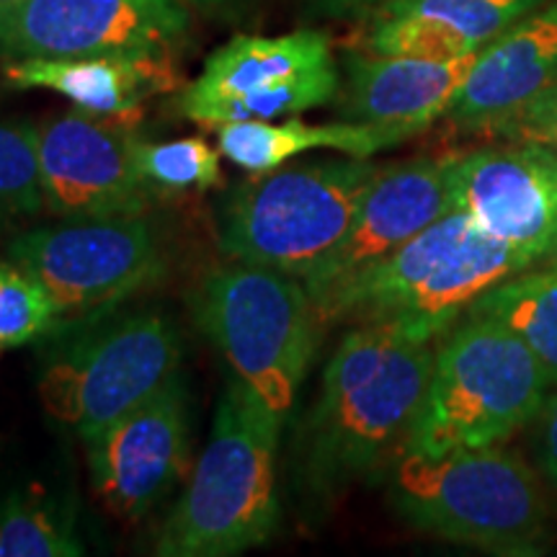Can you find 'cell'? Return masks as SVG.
Here are the masks:
<instances>
[{
  "instance_id": "cell-17",
  "label": "cell",
  "mask_w": 557,
  "mask_h": 557,
  "mask_svg": "<svg viewBox=\"0 0 557 557\" xmlns=\"http://www.w3.org/2000/svg\"><path fill=\"white\" fill-rule=\"evenodd\" d=\"M547 0H382L359 13L351 50L451 60L483 52Z\"/></svg>"
},
{
  "instance_id": "cell-13",
  "label": "cell",
  "mask_w": 557,
  "mask_h": 557,
  "mask_svg": "<svg viewBox=\"0 0 557 557\" xmlns=\"http://www.w3.org/2000/svg\"><path fill=\"white\" fill-rule=\"evenodd\" d=\"M94 493L109 513L137 521L156 508L189 455V393L178 374L129 413L86 438Z\"/></svg>"
},
{
  "instance_id": "cell-29",
  "label": "cell",
  "mask_w": 557,
  "mask_h": 557,
  "mask_svg": "<svg viewBox=\"0 0 557 557\" xmlns=\"http://www.w3.org/2000/svg\"><path fill=\"white\" fill-rule=\"evenodd\" d=\"M189 9H199V11H209V13H225V11H238L248 0H181Z\"/></svg>"
},
{
  "instance_id": "cell-19",
  "label": "cell",
  "mask_w": 557,
  "mask_h": 557,
  "mask_svg": "<svg viewBox=\"0 0 557 557\" xmlns=\"http://www.w3.org/2000/svg\"><path fill=\"white\" fill-rule=\"evenodd\" d=\"M11 88H45L65 96L73 109L96 120L139 127L152 96L178 88L176 60L169 58H65L3 62Z\"/></svg>"
},
{
  "instance_id": "cell-27",
  "label": "cell",
  "mask_w": 557,
  "mask_h": 557,
  "mask_svg": "<svg viewBox=\"0 0 557 557\" xmlns=\"http://www.w3.org/2000/svg\"><path fill=\"white\" fill-rule=\"evenodd\" d=\"M534 423H537L534 455H537L540 475L557 487V385L549 389L545 406L540 408Z\"/></svg>"
},
{
  "instance_id": "cell-1",
  "label": "cell",
  "mask_w": 557,
  "mask_h": 557,
  "mask_svg": "<svg viewBox=\"0 0 557 557\" xmlns=\"http://www.w3.org/2000/svg\"><path fill=\"white\" fill-rule=\"evenodd\" d=\"M436 341L398 323L357 325L341 341L295 442V487L308 506L389 472L426 395Z\"/></svg>"
},
{
  "instance_id": "cell-16",
  "label": "cell",
  "mask_w": 557,
  "mask_h": 557,
  "mask_svg": "<svg viewBox=\"0 0 557 557\" xmlns=\"http://www.w3.org/2000/svg\"><path fill=\"white\" fill-rule=\"evenodd\" d=\"M478 54L431 60L348 50L336 96L338 120L413 137L447 116Z\"/></svg>"
},
{
  "instance_id": "cell-2",
  "label": "cell",
  "mask_w": 557,
  "mask_h": 557,
  "mask_svg": "<svg viewBox=\"0 0 557 557\" xmlns=\"http://www.w3.org/2000/svg\"><path fill=\"white\" fill-rule=\"evenodd\" d=\"M284 421L233 377L178 506L156 540L160 557H230L269 542L278 524V434Z\"/></svg>"
},
{
  "instance_id": "cell-12",
  "label": "cell",
  "mask_w": 557,
  "mask_h": 557,
  "mask_svg": "<svg viewBox=\"0 0 557 557\" xmlns=\"http://www.w3.org/2000/svg\"><path fill=\"white\" fill-rule=\"evenodd\" d=\"M137 127L96 120L78 109L37 132L45 209L60 220L145 214L150 194L137 176Z\"/></svg>"
},
{
  "instance_id": "cell-22",
  "label": "cell",
  "mask_w": 557,
  "mask_h": 557,
  "mask_svg": "<svg viewBox=\"0 0 557 557\" xmlns=\"http://www.w3.org/2000/svg\"><path fill=\"white\" fill-rule=\"evenodd\" d=\"M78 506L73 493L26 485L0 504V557H78Z\"/></svg>"
},
{
  "instance_id": "cell-4",
  "label": "cell",
  "mask_w": 557,
  "mask_h": 557,
  "mask_svg": "<svg viewBox=\"0 0 557 557\" xmlns=\"http://www.w3.org/2000/svg\"><path fill=\"white\" fill-rule=\"evenodd\" d=\"M387 491L418 532L491 555H540L553 534L542 478L500 444L438 457L406 451L387 472Z\"/></svg>"
},
{
  "instance_id": "cell-9",
  "label": "cell",
  "mask_w": 557,
  "mask_h": 557,
  "mask_svg": "<svg viewBox=\"0 0 557 557\" xmlns=\"http://www.w3.org/2000/svg\"><path fill=\"white\" fill-rule=\"evenodd\" d=\"M341 73L331 39L299 29L282 37L230 39L178 96V114L199 127L271 122L336 101Z\"/></svg>"
},
{
  "instance_id": "cell-10",
  "label": "cell",
  "mask_w": 557,
  "mask_h": 557,
  "mask_svg": "<svg viewBox=\"0 0 557 557\" xmlns=\"http://www.w3.org/2000/svg\"><path fill=\"white\" fill-rule=\"evenodd\" d=\"M9 259L50 292L62 318L103 312L163 276L156 230L143 214L73 218L16 233Z\"/></svg>"
},
{
  "instance_id": "cell-23",
  "label": "cell",
  "mask_w": 557,
  "mask_h": 557,
  "mask_svg": "<svg viewBox=\"0 0 557 557\" xmlns=\"http://www.w3.org/2000/svg\"><path fill=\"white\" fill-rule=\"evenodd\" d=\"M135 165L150 199L201 194L222 184L220 152L205 137H181L171 143L137 137Z\"/></svg>"
},
{
  "instance_id": "cell-15",
  "label": "cell",
  "mask_w": 557,
  "mask_h": 557,
  "mask_svg": "<svg viewBox=\"0 0 557 557\" xmlns=\"http://www.w3.org/2000/svg\"><path fill=\"white\" fill-rule=\"evenodd\" d=\"M449 169L451 156L413 158L380 169L344 238L302 278L312 308L318 310L354 276L455 209Z\"/></svg>"
},
{
  "instance_id": "cell-24",
  "label": "cell",
  "mask_w": 557,
  "mask_h": 557,
  "mask_svg": "<svg viewBox=\"0 0 557 557\" xmlns=\"http://www.w3.org/2000/svg\"><path fill=\"white\" fill-rule=\"evenodd\" d=\"M37 132L34 122L0 120V233L24 225L45 209Z\"/></svg>"
},
{
  "instance_id": "cell-6",
  "label": "cell",
  "mask_w": 557,
  "mask_h": 557,
  "mask_svg": "<svg viewBox=\"0 0 557 557\" xmlns=\"http://www.w3.org/2000/svg\"><path fill=\"white\" fill-rule=\"evenodd\" d=\"M189 308L235 377L287 423L323 331L305 284L284 271L233 261L199 278Z\"/></svg>"
},
{
  "instance_id": "cell-21",
  "label": "cell",
  "mask_w": 557,
  "mask_h": 557,
  "mask_svg": "<svg viewBox=\"0 0 557 557\" xmlns=\"http://www.w3.org/2000/svg\"><path fill=\"white\" fill-rule=\"evenodd\" d=\"M468 312L496 318L517 333L557 385V261L504 278L480 295Z\"/></svg>"
},
{
  "instance_id": "cell-25",
  "label": "cell",
  "mask_w": 557,
  "mask_h": 557,
  "mask_svg": "<svg viewBox=\"0 0 557 557\" xmlns=\"http://www.w3.org/2000/svg\"><path fill=\"white\" fill-rule=\"evenodd\" d=\"M60 320L50 292L13 259H0V351L47 336Z\"/></svg>"
},
{
  "instance_id": "cell-26",
  "label": "cell",
  "mask_w": 557,
  "mask_h": 557,
  "mask_svg": "<svg viewBox=\"0 0 557 557\" xmlns=\"http://www.w3.org/2000/svg\"><path fill=\"white\" fill-rule=\"evenodd\" d=\"M491 135L506 143H542L557 148V83L500 122Z\"/></svg>"
},
{
  "instance_id": "cell-11",
  "label": "cell",
  "mask_w": 557,
  "mask_h": 557,
  "mask_svg": "<svg viewBox=\"0 0 557 557\" xmlns=\"http://www.w3.org/2000/svg\"><path fill=\"white\" fill-rule=\"evenodd\" d=\"M191 32L181 0H13L0 5V65L65 58H169Z\"/></svg>"
},
{
  "instance_id": "cell-28",
  "label": "cell",
  "mask_w": 557,
  "mask_h": 557,
  "mask_svg": "<svg viewBox=\"0 0 557 557\" xmlns=\"http://www.w3.org/2000/svg\"><path fill=\"white\" fill-rule=\"evenodd\" d=\"M382 0H302V9L315 18H357Z\"/></svg>"
},
{
  "instance_id": "cell-18",
  "label": "cell",
  "mask_w": 557,
  "mask_h": 557,
  "mask_svg": "<svg viewBox=\"0 0 557 557\" xmlns=\"http://www.w3.org/2000/svg\"><path fill=\"white\" fill-rule=\"evenodd\" d=\"M555 83L557 0H547L478 54L447 116L459 129L491 135L500 122Z\"/></svg>"
},
{
  "instance_id": "cell-7",
  "label": "cell",
  "mask_w": 557,
  "mask_h": 557,
  "mask_svg": "<svg viewBox=\"0 0 557 557\" xmlns=\"http://www.w3.org/2000/svg\"><path fill=\"white\" fill-rule=\"evenodd\" d=\"M377 173L354 156L256 173L220 201L218 246L233 261L305 278L344 238Z\"/></svg>"
},
{
  "instance_id": "cell-8",
  "label": "cell",
  "mask_w": 557,
  "mask_h": 557,
  "mask_svg": "<svg viewBox=\"0 0 557 557\" xmlns=\"http://www.w3.org/2000/svg\"><path fill=\"white\" fill-rule=\"evenodd\" d=\"M181 336L165 312L109 318L47 359L39 400L60 426L88 438L150 400L181 372Z\"/></svg>"
},
{
  "instance_id": "cell-3",
  "label": "cell",
  "mask_w": 557,
  "mask_h": 557,
  "mask_svg": "<svg viewBox=\"0 0 557 557\" xmlns=\"http://www.w3.org/2000/svg\"><path fill=\"white\" fill-rule=\"evenodd\" d=\"M532 267H540L532 256L493 238L462 209H451L354 276L315 312L323 325L398 323L442 338L480 295Z\"/></svg>"
},
{
  "instance_id": "cell-5",
  "label": "cell",
  "mask_w": 557,
  "mask_h": 557,
  "mask_svg": "<svg viewBox=\"0 0 557 557\" xmlns=\"http://www.w3.org/2000/svg\"><path fill=\"white\" fill-rule=\"evenodd\" d=\"M549 389L545 367L517 333L496 318L465 312L436 344L403 455L438 457L504 444L534 423Z\"/></svg>"
},
{
  "instance_id": "cell-20",
  "label": "cell",
  "mask_w": 557,
  "mask_h": 557,
  "mask_svg": "<svg viewBox=\"0 0 557 557\" xmlns=\"http://www.w3.org/2000/svg\"><path fill=\"white\" fill-rule=\"evenodd\" d=\"M406 135L395 129L369 127L354 122L308 124L289 120L271 122H233L218 127L220 152L230 163L248 173H269L308 150H338L354 158H372L395 148Z\"/></svg>"
},
{
  "instance_id": "cell-14",
  "label": "cell",
  "mask_w": 557,
  "mask_h": 557,
  "mask_svg": "<svg viewBox=\"0 0 557 557\" xmlns=\"http://www.w3.org/2000/svg\"><path fill=\"white\" fill-rule=\"evenodd\" d=\"M455 209L537 263L557 261V148L508 143L451 156Z\"/></svg>"
},
{
  "instance_id": "cell-30",
  "label": "cell",
  "mask_w": 557,
  "mask_h": 557,
  "mask_svg": "<svg viewBox=\"0 0 557 557\" xmlns=\"http://www.w3.org/2000/svg\"><path fill=\"white\" fill-rule=\"evenodd\" d=\"M5 3H13V0H0V5H5Z\"/></svg>"
}]
</instances>
